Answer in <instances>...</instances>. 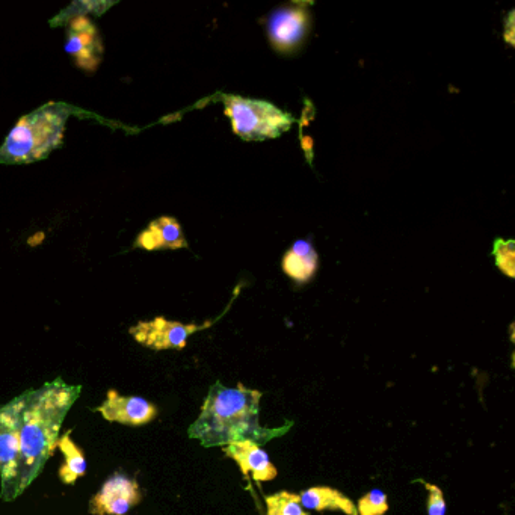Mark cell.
Instances as JSON below:
<instances>
[{
    "instance_id": "1",
    "label": "cell",
    "mask_w": 515,
    "mask_h": 515,
    "mask_svg": "<svg viewBox=\"0 0 515 515\" xmlns=\"http://www.w3.org/2000/svg\"><path fill=\"white\" fill-rule=\"evenodd\" d=\"M262 396V392L247 389L244 384L232 389L218 381L210 387L201 405L200 416L189 426V437L200 441L204 448H224L244 440L263 446L272 438L281 437L292 428L293 422L280 428L260 425Z\"/></svg>"
},
{
    "instance_id": "2",
    "label": "cell",
    "mask_w": 515,
    "mask_h": 515,
    "mask_svg": "<svg viewBox=\"0 0 515 515\" xmlns=\"http://www.w3.org/2000/svg\"><path fill=\"white\" fill-rule=\"evenodd\" d=\"M81 392L82 386H70L62 378L26 390L20 425L19 496L40 476L55 452L65 416Z\"/></svg>"
},
{
    "instance_id": "3",
    "label": "cell",
    "mask_w": 515,
    "mask_h": 515,
    "mask_svg": "<svg viewBox=\"0 0 515 515\" xmlns=\"http://www.w3.org/2000/svg\"><path fill=\"white\" fill-rule=\"evenodd\" d=\"M71 112L65 103H47L20 118L0 145V164H31L47 158L62 144Z\"/></svg>"
},
{
    "instance_id": "4",
    "label": "cell",
    "mask_w": 515,
    "mask_h": 515,
    "mask_svg": "<svg viewBox=\"0 0 515 515\" xmlns=\"http://www.w3.org/2000/svg\"><path fill=\"white\" fill-rule=\"evenodd\" d=\"M224 112L232 121L233 132L244 141L278 138L292 127L295 118L265 100L245 99L232 94H219Z\"/></svg>"
},
{
    "instance_id": "5",
    "label": "cell",
    "mask_w": 515,
    "mask_h": 515,
    "mask_svg": "<svg viewBox=\"0 0 515 515\" xmlns=\"http://www.w3.org/2000/svg\"><path fill=\"white\" fill-rule=\"evenodd\" d=\"M28 393L0 407V499L19 497L20 425Z\"/></svg>"
},
{
    "instance_id": "6",
    "label": "cell",
    "mask_w": 515,
    "mask_h": 515,
    "mask_svg": "<svg viewBox=\"0 0 515 515\" xmlns=\"http://www.w3.org/2000/svg\"><path fill=\"white\" fill-rule=\"evenodd\" d=\"M309 7L307 2H295L272 11L266 22V29L269 41L278 53L289 55L303 46L312 26Z\"/></svg>"
},
{
    "instance_id": "7",
    "label": "cell",
    "mask_w": 515,
    "mask_h": 515,
    "mask_svg": "<svg viewBox=\"0 0 515 515\" xmlns=\"http://www.w3.org/2000/svg\"><path fill=\"white\" fill-rule=\"evenodd\" d=\"M213 321L206 324H182V322L168 321L159 318L152 321H142L133 325L129 333L139 345L145 348L155 349V351H167V349H183L188 343L189 336L197 331L206 330Z\"/></svg>"
},
{
    "instance_id": "8",
    "label": "cell",
    "mask_w": 515,
    "mask_h": 515,
    "mask_svg": "<svg viewBox=\"0 0 515 515\" xmlns=\"http://www.w3.org/2000/svg\"><path fill=\"white\" fill-rule=\"evenodd\" d=\"M65 52L71 56L76 67L94 73L103 58V43L99 29L87 16L75 17L68 26Z\"/></svg>"
},
{
    "instance_id": "9",
    "label": "cell",
    "mask_w": 515,
    "mask_h": 515,
    "mask_svg": "<svg viewBox=\"0 0 515 515\" xmlns=\"http://www.w3.org/2000/svg\"><path fill=\"white\" fill-rule=\"evenodd\" d=\"M141 502L138 482L124 473H115L91 499L93 515H127Z\"/></svg>"
},
{
    "instance_id": "10",
    "label": "cell",
    "mask_w": 515,
    "mask_h": 515,
    "mask_svg": "<svg viewBox=\"0 0 515 515\" xmlns=\"http://www.w3.org/2000/svg\"><path fill=\"white\" fill-rule=\"evenodd\" d=\"M97 410L108 422L130 426L147 425L158 416V408L152 402L138 396L120 395L117 390H109L106 401Z\"/></svg>"
},
{
    "instance_id": "11",
    "label": "cell",
    "mask_w": 515,
    "mask_h": 515,
    "mask_svg": "<svg viewBox=\"0 0 515 515\" xmlns=\"http://www.w3.org/2000/svg\"><path fill=\"white\" fill-rule=\"evenodd\" d=\"M224 454L236 461L245 478L251 475L256 482L274 481L277 478V469L269 460V455L254 441L244 440L224 446Z\"/></svg>"
},
{
    "instance_id": "12",
    "label": "cell",
    "mask_w": 515,
    "mask_h": 515,
    "mask_svg": "<svg viewBox=\"0 0 515 515\" xmlns=\"http://www.w3.org/2000/svg\"><path fill=\"white\" fill-rule=\"evenodd\" d=\"M136 247L144 250H180L188 247L182 226L173 216H161L136 238Z\"/></svg>"
},
{
    "instance_id": "13",
    "label": "cell",
    "mask_w": 515,
    "mask_h": 515,
    "mask_svg": "<svg viewBox=\"0 0 515 515\" xmlns=\"http://www.w3.org/2000/svg\"><path fill=\"white\" fill-rule=\"evenodd\" d=\"M319 256L310 242L297 241L284 254L283 266L284 274L298 284L307 283L315 277L318 271Z\"/></svg>"
},
{
    "instance_id": "14",
    "label": "cell",
    "mask_w": 515,
    "mask_h": 515,
    "mask_svg": "<svg viewBox=\"0 0 515 515\" xmlns=\"http://www.w3.org/2000/svg\"><path fill=\"white\" fill-rule=\"evenodd\" d=\"M301 505L306 511H340L346 515H358L357 506L342 491L333 487H312L300 494Z\"/></svg>"
},
{
    "instance_id": "15",
    "label": "cell",
    "mask_w": 515,
    "mask_h": 515,
    "mask_svg": "<svg viewBox=\"0 0 515 515\" xmlns=\"http://www.w3.org/2000/svg\"><path fill=\"white\" fill-rule=\"evenodd\" d=\"M65 457V463L59 469V479L64 484H76L79 478L87 473V460H85L84 452L78 448L75 441L71 440L70 432L59 437L58 446Z\"/></svg>"
},
{
    "instance_id": "16",
    "label": "cell",
    "mask_w": 515,
    "mask_h": 515,
    "mask_svg": "<svg viewBox=\"0 0 515 515\" xmlns=\"http://www.w3.org/2000/svg\"><path fill=\"white\" fill-rule=\"evenodd\" d=\"M266 515H310L301 505L300 494L280 491L265 499Z\"/></svg>"
},
{
    "instance_id": "17",
    "label": "cell",
    "mask_w": 515,
    "mask_h": 515,
    "mask_svg": "<svg viewBox=\"0 0 515 515\" xmlns=\"http://www.w3.org/2000/svg\"><path fill=\"white\" fill-rule=\"evenodd\" d=\"M112 2H75V4H71L70 7L65 8L55 20H53L52 25L58 26L64 22H70L71 19H75V17L85 16V14H100L105 13L106 10L112 7Z\"/></svg>"
},
{
    "instance_id": "18",
    "label": "cell",
    "mask_w": 515,
    "mask_h": 515,
    "mask_svg": "<svg viewBox=\"0 0 515 515\" xmlns=\"http://www.w3.org/2000/svg\"><path fill=\"white\" fill-rule=\"evenodd\" d=\"M497 268L508 278H515V241L496 239L493 247Z\"/></svg>"
},
{
    "instance_id": "19",
    "label": "cell",
    "mask_w": 515,
    "mask_h": 515,
    "mask_svg": "<svg viewBox=\"0 0 515 515\" xmlns=\"http://www.w3.org/2000/svg\"><path fill=\"white\" fill-rule=\"evenodd\" d=\"M355 506H357L358 515H384L389 511L387 494L378 488L364 494Z\"/></svg>"
},
{
    "instance_id": "20",
    "label": "cell",
    "mask_w": 515,
    "mask_h": 515,
    "mask_svg": "<svg viewBox=\"0 0 515 515\" xmlns=\"http://www.w3.org/2000/svg\"><path fill=\"white\" fill-rule=\"evenodd\" d=\"M425 487L428 490V502H426L428 515H446V500L443 490L434 484H425Z\"/></svg>"
},
{
    "instance_id": "21",
    "label": "cell",
    "mask_w": 515,
    "mask_h": 515,
    "mask_svg": "<svg viewBox=\"0 0 515 515\" xmlns=\"http://www.w3.org/2000/svg\"><path fill=\"white\" fill-rule=\"evenodd\" d=\"M514 16L515 11H511V13L508 14V17H506L505 31H503V38H505L506 43L511 44V46H515Z\"/></svg>"
}]
</instances>
